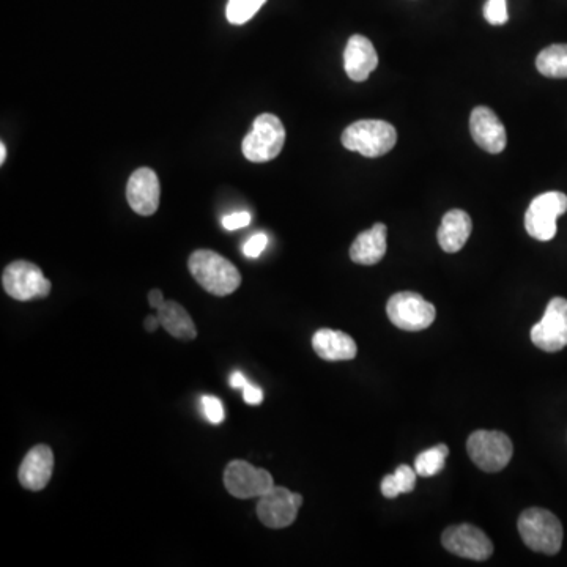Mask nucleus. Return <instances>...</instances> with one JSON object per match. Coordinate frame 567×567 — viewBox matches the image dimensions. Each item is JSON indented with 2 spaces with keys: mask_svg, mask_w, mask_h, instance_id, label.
<instances>
[{
  "mask_svg": "<svg viewBox=\"0 0 567 567\" xmlns=\"http://www.w3.org/2000/svg\"><path fill=\"white\" fill-rule=\"evenodd\" d=\"M191 275L208 293L227 297L240 287L241 275L230 260L210 249L193 252L188 260Z\"/></svg>",
  "mask_w": 567,
  "mask_h": 567,
  "instance_id": "nucleus-1",
  "label": "nucleus"
},
{
  "mask_svg": "<svg viewBox=\"0 0 567 567\" xmlns=\"http://www.w3.org/2000/svg\"><path fill=\"white\" fill-rule=\"evenodd\" d=\"M342 145L366 158H378L394 149L396 128L385 120H360L345 128Z\"/></svg>",
  "mask_w": 567,
  "mask_h": 567,
  "instance_id": "nucleus-2",
  "label": "nucleus"
},
{
  "mask_svg": "<svg viewBox=\"0 0 567 567\" xmlns=\"http://www.w3.org/2000/svg\"><path fill=\"white\" fill-rule=\"evenodd\" d=\"M519 533L534 552L556 555L563 545V525L555 514L545 509L523 511L519 517Z\"/></svg>",
  "mask_w": 567,
  "mask_h": 567,
  "instance_id": "nucleus-3",
  "label": "nucleus"
},
{
  "mask_svg": "<svg viewBox=\"0 0 567 567\" xmlns=\"http://www.w3.org/2000/svg\"><path fill=\"white\" fill-rule=\"evenodd\" d=\"M286 144V128L275 114H260L248 136L243 139V155L252 163H267L278 158Z\"/></svg>",
  "mask_w": 567,
  "mask_h": 567,
  "instance_id": "nucleus-4",
  "label": "nucleus"
},
{
  "mask_svg": "<svg viewBox=\"0 0 567 567\" xmlns=\"http://www.w3.org/2000/svg\"><path fill=\"white\" fill-rule=\"evenodd\" d=\"M470 459L487 473H497L508 467L514 446L508 435L498 430H476L467 441Z\"/></svg>",
  "mask_w": 567,
  "mask_h": 567,
  "instance_id": "nucleus-5",
  "label": "nucleus"
},
{
  "mask_svg": "<svg viewBox=\"0 0 567 567\" xmlns=\"http://www.w3.org/2000/svg\"><path fill=\"white\" fill-rule=\"evenodd\" d=\"M2 286L8 297L18 301L38 300L51 293V281L37 265L26 260H16L5 268Z\"/></svg>",
  "mask_w": 567,
  "mask_h": 567,
  "instance_id": "nucleus-6",
  "label": "nucleus"
},
{
  "mask_svg": "<svg viewBox=\"0 0 567 567\" xmlns=\"http://www.w3.org/2000/svg\"><path fill=\"white\" fill-rule=\"evenodd\" d=\"M386 312L393 325L404 331H423L434 323L435 306L415 292L396 293L388 301Z\"/></svg>",
  "mask_w": 567,
  "mask_h": 567,
  "instance_id": "nucleus-7",
  "label": "nucleus"
},
{
  "mask_svg": "<svg viewBox=\"0 0 567 567\" xmlns=\"http://www.w3.org/2000/svg\"><path fill=\"white\" fill-rule=\"evenodd\" d=\"M224 486L238 500L264 497L275 487L273 476L264 468H256L246 460H232L224 471Z\"/></svg>",
  "mask_w": 567,
  "mask_h": 567,
  "instance_id": "nucleus-8",
  "label": "nucleus"
},
{
  "mask_svg": "<svg viewBox=\"0 0 567 567\" xmlns=\"http://www.w3.org/2000/svg\"><path fill=\"white\" fill-rule=\"evenodd\" d=\"M567 212V196L560 191L541 194L531 202L525 215V229L530 237L550 241L556 235V219Z\"/></svg>",
  "mask_w": 567,
  "mask_h": 567,
  "instance_id": "nucleus-9",
  "label": "nucleus"
},
{
  "mask_svg": "<svg viewBox=\"0 0 567 567\" xmlns=\"http://www.w3.org/2000/svg\"><path fill=\"white\" fill-rule=\"evenodd\" d=\"M531 341L544 352L555 353L567 345V300L556 297L545 309L541 322L531 328Z\"/></svg>",
  "mask_w": 567,
  "mask_h": 567,
  "instance_id": "nucleus-10",
  "label": "nucleus"
},
{
  "mask_svg": "<svg viewBox=\"0 0 567 567\" xmlns=\"http://www.w3.org/2000/svg\"><path fill=\"white\" fill-rule=\"evenodd\" d=\"M303 497L300 493L290 492L286 487H273L257 503V516L265 527L279 530L292 525L298 517Z\"/></svg>",
  "mask_w": 567,
  "mask_h": 567,
  "instance_id": "nucleus-11",
  "label": "nucleus"
},
{
  "mask_svg": "<svg viewBox=\"0 0 567 567\" xmlns=\"http://www.w3.org/2000/svg\"><path fill=\"white\" fill-rule=\"evenodd\" d=\"M441 544L448 552L473 561L489 560L493 553V544L484 531L462 523L445 530L441 536Z\"/></svg>",
  "mask_w": 567,
  "mask_h": 567,
  "instance_id": "nucleus-12",
  "label": "nucleus"
},
{
  "mask_svg": "<svg viewBox=\"0 0 567 567\" xmlns=\"http://www.w3.org/2000/svg\"><path fill=\"white\" fill-rule=\"evenodd\" d=\"M160 178L150 167H139L126 185V199L134 212L141 216H152L160 207Z\"/></svg>",
  "mask_w": 567,
  "mask_h": 567,
  "instance_id": "nucleus-13",
  "label": "nucleus"
},
{
  "mask_svg": "<svg viewBox=\"0 0 567 567\" xmlns=\"http://www.w3.org/2000/svg\"><path fill=\"white\" fill-rule=\"evenodd\" d=\"M470 133L476 144L492 155L503 152L508 144V134L500 117L487 106H478L471 112Z\"/></svg>",
  "mask_w": 567,
  "mask_h": 567,
  "instance_id": "nucleus-14",
  "label": "nucleus"
},
{
  "mask_svg": "<svg viewBox=\"0 0 567 567\" xmlns=\"http://www.w3.org/2000/svg\"><path fill=\"white\" fill-rule=\"evenodd\" d=\"M54 470V454L46 445H37L30 449L19 467L18 479L24 489L38 492L45 489L51 481Z\"/></svg>",
  "mask_w": 567,
  "mask_h": 567,
  "instance_id": "nucleus-15",
  "label": "nucleus"
},
{
  "mask_svg": "<svg viewBox=\"0 0 567 567\" xmlns=\"http://www.w3.org/2000/svg\"><path fill=\"white\" fill-rule=\"evenodd\" d=\"M378 65L377 51L369 38L353 35L344 51L345 73L352 81L364 82Z\"/></svg>",
  "mask_w": 567,
  "mask_h": 567,
  "instance_id": "nucleus-16",
  "label": "nucleus"
},
{
  "mask_svg": "<svg viewBox=\"0 0 567 567\" xmlns=\"http://www.w3.org/2000/svg\"><path fill=\"white\" fill-rule=\"evenodd\" d=\"M386 234L388 229L382 223L374 224L371 229L361 232L350 248V259L360 265L378 264L388 249Z\"/></svg>",
  "mask_w": 567,
  "mask_h": 567,
  "instance_id": "nucleus-17",
  "label": "nucleus"
},
{
  "mask_svg": "<svg viewBox=\"0 0 567 567\" xmlns=\"http://www.w3.org/2000/svg\"><path fill=\"white\" fill-rule=\"evenodd\" d=\"M312 347H314V352L325 361L353 360L358 352L352 336L342 331L328 330V328H323L314 334Z\"/></svg>",
  "mask_w": 567,
  "mask_h": 567,
  "instance_id": "nucleus-18",
  "label": "nucleus"
},
{
  "mask_svg": "<svg viewBox=\"0 0 567 567\" xmlns=\"http://www.w3.org/2000/svg\"><path fill=\"white\" fill-rule=\"evenodd\" d=\"M471 230H473V223L467 212L451 210L446 213L438 229V243L441 249L449 254L459 252L470 238Z\"/></svg>",
  "mask_w": 567,
  "mask_h": 567,
  "instance_id": "nucleus-19",
  "label": "nucleus"
},
{
  "mask_svg": "<svg viewBox=\"0 0 567 567\" xmlns=\"http://www.w3.org/2000/svg\"><path fill=\"white\" fill-rule=\"evenodd\" d=\"M156 311L161 327L174 338L180 341H193L197 338L196 325L182 304L177 301H164Z\"/></svg>",
  "mask_w": 567,
  "mask_h": 567,
  "instance_id": "nucleus-20",
  "label": "nucleus"
},
{
  "mask_svg": "<svg viewBox=\"0 0 567 567\" xmlns=\"http://www.w3.org/2000/svg\"><path fill=\"white\" fill-rule=\"evenodd\" d=\"M536 67L545 78H567V45H552L541 51Z\"/></svg>",
  "mask_w": 567,
  "mask_h": 567,
  "instance_id": "nucleus-21",
  "label": "nucleus"
},
{
  "mask_svg": "<svg viewBox=\"0 0 567 567\" xmlns=\"http://www.w3.org/2000/svg\"><path fill=\"white\" fill-rule=\"evenodd\" d=\"M416 470L408 465H401L394 471L393 475H388L382 481V493L386 498H396L402 493H410L415 490Z\"/></svg>",
  "mask_w": 567,
  "mask_h": 567,
  "instance_id": "nucleus-22",
  "label": "nucleus"
},
{
  "mask_svg": "<svg viewBox=\"0 0 567 567\" xmlns=\"http://www.w3.org/2000/svg\"><path fill=\"white\" fill-rule=\"evenodd\" d=\"M449 456V448L446 445H437L419 454L415 460V470L419 476L430 478L440 473L445 468L446 459Z\"/></svg>",
  "mask_w": 567,
  "mask_h": 567,
  "instance_id": "nucleus-23",
  "label": "nucleus"
},
{
  "mask_svg": "<svg viewBox=\"0 0 567 567\" xmlns=\"http://www.w3.org/2000/svg\"><path fill=\"white\" fill-rule=\"evenodd\" d=\"M265 2L267 0H229L226 8L227 21L235 26L246 24L264 7Z\"/></svg>",
  "mask_w": 567,
  "mask_h": 567,
  "instance_id": "nucleus-24",
  "label": "nucleus"
},
{
  "mask_svg": "<svg viewBox=\"0 0 567 567\" xmlns=\"http://www.w3.org/2000/svg\"><path fill=\"white\" fill-rule=\"evenodd\" d=\"M484 18L492 26H503L508 23V2L506 0H487L484 5Z\"/></svg>",
  "mask_w": 567,
  "mask_h": 567,
  "instance_id": "nucleus-25",
  "label": "nucleus"
},
{
  "mask_svg": "<svg viewBox=\"0 0 567 567\" xmlns=\"http://www.w3.org/2000/svg\"><path fill=\"white\" fill-rule=\"evenodd\" d=\"M202 410H204L205 418L212 424H221L224 421V405L215 396L202 397Z\"/></svg>",
  "mask_w": 567,
  "mask_h": 567,
  "instance_id": "nucleus-26",
  "label": "nucleus"
},
{
  "mask_svg": "<svg viewBox=\"0 0 567 567\" xmlns=\"http://www.w3.org/2000/svg\"><path fill=\"white\" fill-rule=\"evenodd\" d=\"M268 245V237L265 234L252 235L248 241H246L245 246H243V252L245 256L249 259H256L262 252L265 251Z\"/></svg>",
  "mask_w": 567,
  "mask_h": 567,
  "instance_id": "nucleus-27",
  "label": "nucleus"
},
{
  "mask_svg": "<svg viewBox=\"0 0 567 567\" xmlns=\"http://www.w3.org/2000/svg\"><path fill=\"white\" fill-rule=\"evenodd\" d=\"M251 223V215L248 212H237L232 213V215L224 216L223 227L226 230H237L241 227L249 226Z\"/></svg>",
  "mask_w": 567,
  "mask_h": 567,
  "instance_id": "nucleus-28",
  "label": "nucleus"
},
{
  "mask_svg": "<svg viewBox=\"0 0 567 567\" xmlns=\"http://www.w3.org/2000/svg\"><path fill=\"white\" fill-rule=\"evenodd\" d=\"M243 399H245L246 404L260 405L264 402V391L248 383V385L243 388Z\"/></svg>",
  "mask_w": 567,
  "mask_h": 567,
  "instance_id": "nucleus-29",
  "label": "nucleus"
},
{
  "mask_svg": "<svg viewBox=\"0 0 567 567\" xmlns=\"http://www.w3.org/2000/svg\"><path fill=\"white\" fill-rule=\"evenodd\" d=\"M164 301H166V300H164L163 292H161L160 289L150 290L149 304H150V306H152L153 309L160 308L161 304H163Z\"/></svg>",
  "mask_w": 567,
  "mask_h": 567,
  "instance_id": "nucleus-30",
  "label": "nucleus"
},
{
  "mask_svg": "<svg viewBox=\"0 0 567 567\" xmlns=\"http://www.w3.org/2000/svg\"><path fill=\"white\" fill-rule=\"evenodd\" d=\"M246 385H248V380H246L245 375L241 374V372H234L232 377H230V386H232V388L243 390Z\"/></svg>",
  "mask_w": 567,
  "mask_h": 567,
  "instance_id": "nucleus-31",
  "label": "nucleus"
},
{
  "mask_svg": "<svg viewBox=\"0 0 567 567\" xmlns=\"http://www.w3.org/2000/svg\"><path fill=\"white\" fill-rule=\"evenodd\" d=\"M158 327H161L160 319H158V315H149L144 322L145 330L149 331V333H155L158 330Z\"/></svg>",
  "mask_w": 567,
  "mask_h": 567,
  "instance_id": "nucleus-32",
  "label": "nucleus"
},
{
  "mask_svg": "<svg viewBox=\"0 0 567 567\" xmlns=\"http://www.w3.org/2000/svg\"><path fill=\"white\" fill-rule=\"evenodd\" d=\"M7 160V147H5L4 142L0 144V164H4Z\"/></svg>",
  "mask_w": 567,
  "mask_h": 567,
  "instance_id": "nucleus-33",
  "label": "nucleus"
}]
</instances>
